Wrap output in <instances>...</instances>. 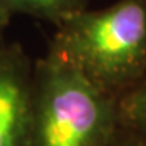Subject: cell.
I'll use <instances>...</instances> for the list:
<instances>
[{"instance_id":"8992f818","label":"cell","mask_w":146,"mask_h":146,"mask_svg":"<svg viewBox=\"0 0 146 146\" xmlns=\"http://www.w3.org/2000/svg\"><path fill=\"white\" fill-rule=\"evenodd\" d=\"M110 146H146V140L121 128Z\"/></svg>"},{"instance_id":"7a4b0ae2","label":"cell","mask_w":146,"mask_h":146,"mask_svg":"<svg viewBox=\"0 0 146 146\" xmlns=\"http://www.w3.org/2000/svg\"><path fill=\"white\" fill-rule=\"evenodd\" d=\"M119 130L116 97L51 54L35 64L24 146H110Z\"/></svg>"},{"instance_id":"52a82bcc","label":"cell","mask_w":146,"mask_h":146,"mask_svg":"<svg viewBox=\"0 0 146 146\" xmlns=\"http://www.w3.org/2000/svg\"><path fill=\"white\" fill-rule=\"evenodd\" d=\"M8 19H9V15L6 14L5 11L0 9V52L5 49V45H3V31H5L6 24H8Z\"/></svg>"},{"instance_id":"6da1fadb","label":"cell","mask_w":146,"mask_h":146,"mask_svg":"<svg viewBox=\"0 0 146 146\" xmlns=\"http://www.w3.org/2000/svg\"><path fill=\"white\" fill-rule=\"evenodd\" d=\"M57 27L48 54L119 98L146 73V0H116L72 15Z\"/></svg>"},{"instance_id":"277c9868","label":"cell","mask_w":146,"mask_h":146,"mask_svg":"<svg viewBox=\"0 0 146 146\" xmlns=\"http://www.w3.org/2000/svg\"><path fill=\"white\" fill-rule=\"evenodd\" d=\"M88 8V0H0V9L9 17L24 14L58 25Z\"/></svg>"},{"instance_id":"3957f363","label":"cell","mask_w":146,"mask_h":146,"mask_svg":"<svg viewBox=\"0 0 146 146\" xmlns=\"http://www.w3.org/2000/svg\"><path fill=\"white\" fill-rule=\"evenodd\" d=\"M33 66L17 45L0 52V146H24L29 127Z\"/></svg>"},{"instance_id":"5b68a950","label":"cell","mask_w":146,"mask_h":146,"mask_svg":"<svg viewBox=\"0 0 146 146\" xmlns=\"http://www.w3.org/2000/svg\"><path fill=\"white\" fill-rule=\"evenodd\" d=\"M121 128L146 140V73L118 98Z\"/></svg>"}]
</instances>
